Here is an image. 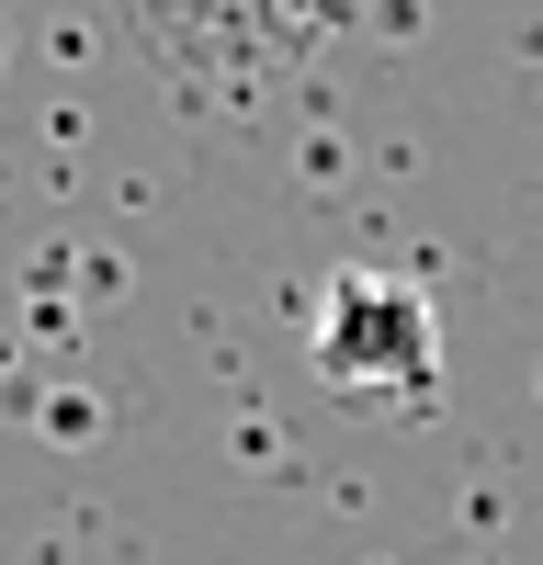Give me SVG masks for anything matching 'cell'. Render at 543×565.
<instances>
[{
  "instance_id": "cell-1",
  "label": "cell",
  "mask_w": 543,
  "mask_h": 565,
  "mask_svg": "<svg viewBox=\"0 0 543 565\" xmlns=\"http://www.w3.org/2000/svg\"><path fill=\"white\" fill-rule=\"evenodd\" d=\"M306 362L340 396H430L441 373V317L407 271H340L306 317Z\"/></svg>"
}]
</instances>
